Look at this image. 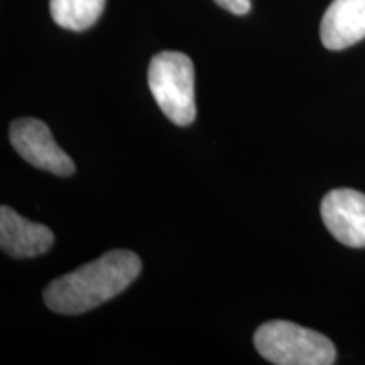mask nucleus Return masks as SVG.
Here are the masks:
<instances>
[{
	"mask_svg": "<svg viewBox=\"0 0 365 365\" xmlns=\"http://www.w3.org/2000/svg\"><path fill=\"white\" fill-rule=\"evenodd\" d=\"M143 262L130 250H110L97 261L54 279L44 289V303L59 314H81L125 291L140 274Z\"/></svg>",
	"mask_w": 365,
	"mask_h": 365,
	"instance_id": "1",
	"label": "nucleus"
},
{
	"mask_svg": "<svg viewBox=\"0 0 365 365\" xmlns=\"http://www.w3.org/2000/svg\"><path fill=\"white\" fill-rule=\"evenodd\" d=\"M257 352L277 365H331L335 345L322 333L284 319L264 323L254 333Z\"/></svg>",
	"mask_w": 365,
	"mask_h": 365,
	"instance_id": "2",
	"label": "nucleus"
},
{
	"mask_svg": "<svg viewBox=\"0 0 365 365\" xmlns=\"http://www.w3.org/2000/svg\"><path fill=\"white\" fill-rule=\"evenodd\" d=\"M148 81L154 100L173 124L186 127L195 120V66L186 54H156L150 59Z\"/></svg>",
	"mask_w": 365,
	"mask_h": 365,
	"instance_id": "3",
	"label": "nucleus"
},
{
	"mask_svg": "<svg viewBox=\"0 0 365 365\" xmlns=\"http://www.w3.org/2000/svg\"><path fill=\"white\" fill-rule=\"evenodd\" d=\"M11 143L22 159L58 176L75 173V163L54 140L49 127L38 118H19L11 125Z\"/></svg>",
	"mask_w": 365,
	"mask_h": 365,
	"instance_id": "4",
	"label": "nucleus"
},
{
	"mask_svg": "<svg viewBox=\"0 0 365 365\" xmlns=\"http://www.w3.org/2000/svg\"><path fill=\"white\" fill-rule=\"evenodd\" d=\"M322 218L328 232L340 244L352 249H365V195L340 188L325 195Z\"/></svg>",
	"mask_w": 365,
	"mask_h": 365,
	"instance_id": "5",
	"label": "nucleus"
},
{
	"mask_svg": "<svg viewBox=\"0 0 365 365\" xmlns=\"http://www.w3.org/2000/svg\"><path fill=\"white\" fill-rule=\"evenodd\" d=\"M54 242L53 232L41 223L29 222L11 207L0 208V247L16 259L36 257L48 252Z\"/></svg>",
	"mask_w": 365,
	"mask_h": 365,
	"instance_id": "6",
	"label": "nucleus"
},
{
	"mask_svg": "<svg viewBox=\"0 0 365 365\" xmlns=\"http://www.w3.org/2000/svg\"><path fill=\"white\" fill-rule=\"evenodd\" d=\"M327 49L340 51L365 38V0H333L319 26Z\"/></svg>",
	"mask_w": 365,
	"mask_h": 365,
	"instance_id": "7",
	"label": "nucleus"
},
{
	"mask_svg": "<svg viewBox=\"0 0 365 365\" xmlns=\"http://www.w3.org/2000/svg\"><path fill=\"white\" fill-rule=\"evenodd\" d=\"M105 7V0H51L49 11L53 21L63 29L80 31L88 29L98 21Z\"/></svg>",
	"mask_w": 365,
	"mask_h": 365,
	"instance_id": "8",
	"label": "nucleus"
},
{
	"mask_svg": "<svg viewBox=\"0 0 365 365\" xmlns=\"http://www.w3.org/2000/svg\"><path fill=\"white\" fill-rule=\"evenodd\" d=\"M215 2L235 16H245L250 11V0H215Z\"/></svg>",
	"mask_w": 365,
	"mask_h": 365,
	"instance_id": "9",
	"label": "nucleus"
}]
</instances>
